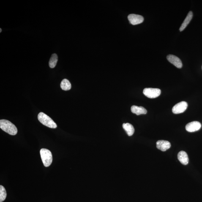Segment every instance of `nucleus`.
Listing matches in <instances>:
<instances>
[{"label": "nucleus", "mask_w": 202, "mask_h": 202, "mask_svg": "<svg viewBox=\"0 0 202 202\" xmlns=\"http://www.w3.org/2000/svg\"><path fill=\"white\" fill-rule=\"evenodd\" d=\"M58 60V56L56 54H52L51 57L50 58L49 62L50 67L51 68H54L56 67Z\"/></svg>", "instance_id": "nucleus-15"}, {"label": "nucleus", "mask_w": 202, "mask_h": 202, "mask_svg": "<svg viewBox=\"0 0 202 202\" xmlns=\"http://www.w3.org/2000/svg\"><path fill=\"white\" fill-rule=\"evenodd\" d=\"M0 30H1V31H0V32L1 33V31H2V29H1H1H0Z\"/></svg>", "instance_id": "nucleus-17"}, {"label": "nucleus", "mask_w": 202, "mask_h": 202, "mask_svg": "<svg viewBox=\"0 0 202 202\" xmlns=\"http://www.w3.org/2000/svg\"><path fill=\"white\" fill-rule=\"evenodd\" d=\"M161 93V90L158 88H145L143 91V94L147 97L151 99L158 97Z\"/></svg>", "instance_id": "nucleus-4"}, {"label": "nucleus", "mask_w": 202, "mask_h": 202, "mask_svg": "<svg viewBox=\"0 0 202 202\" xmlns=\"http://www.w3.org/2000/svg\"><path fill=\"white\" fill-rule=\"evenodd\" d=\"M60 87L64 91H68L71 88V84L68 80L64 79L61 81Z\"/></svg>", "instance_id": "nucleus-14"}, {"label": "nucleus", "mask_w": 202, "mask_h": 202, "mask_svg": "<svg viewBox=\"0 0 202 202\" xmlns=\"http://www.w3.org/2000/svg\"><path fill=\"white\" fill-rule=\"evenodd\" d=\"M0 128L2 130L11 135H15L18 132L17 127L15 125L7 120H1Z\"/></svg>", "instance_id": "nucleus-1"}, {"label": "nucleus", "mask_w": 202, "mask_h": 202, "mask_svg": "<svg viewBox=\"0 0 202 202\" xmlns=\"http://www.w3.org/2000/svg\"><path fill=\"white\" fill-rule=\"evenodd\" d=\"M187 102L182 101L179 103L173 106L172 112L174 114H179L184 112L187 109Z\"/></svg>", "instance_id": "nucleus-5"}, {"label": "nucleus", "mask_w": 202, "mask_h": 202, "mask_svg": "<svg viewBox=\"0 0 202 202\" xmlns=\"http://www.w3.org/2000/svg\"><path fill=\"white\" fill-rule=\"evenodd\" d=\"M131 111L137 116L141 114H146L147 112V110L143 107H139L135 105L132 106L131 107Z\"/></svg>", "instance_id": "nucleus-11"}, {"label": "nucleus", "mask_w": 202, "mask_h": 202, "mask_svg": "<svg viewBox=\"0 0 202 202\" xmlns=\"http://www.w3.org/2000/svg\"><path fill=\"white\" fill-rule=\"evenodd\" d=\"M167 59L170 63L173 64L178 68H181L182 64L180 59L177 57L173 55H168L167 56Z\"/></svg>", "instance_id": "nucleus-8"}, {"label": "nucleus", "mask_w": 202, "mask_h": 202, "mask_svg": "<svg viewBox=\"0 0 202 202\" xmlns=\"http://www.w3.org/2000/svg\"><path fill=\"white\" fill-rule=\"evenodd\" d=\"M122 127L129 136H131L133 135L135 130L132 125L129 123H124Z\"/></svg>", "instance_id": "nucleus-13"}, {"label": "nucleus", "mask_w": 202, "mask_h": 202, "mask_svg": "<svg viewBox=\"0 0 202 202\" xmlns=\"http://www.w3.org/2000/svg\"><path fill=\"white\" fill-rule=\"evenodd\" d=\"M38 119L44 125L51 129H56L57 125L53 119L43 112H40L38 115Z\"/></svg>", "instance_id": "nucleus-2"}, {"label": "nucleus", "mask_w": 202, "mask_h": 202, "mask_svg": "<svg viewBox=\"0 0 202 202\" xmlns=\"http://www.w3.org/2000/svg\"><path fill=\"white\" fill-rule=\"evenodd\" d=\"M128 18L131 24L135 25L140 24L143 23L144 21V18L141 15L131 14L128 17Z\"/></svg>", "instance_id": "nucleus-6"}, {"label": "nucleus", "mask_w": 202, "mask_h": 202, "mask_svg": "<svg viewBox=\"0 0 202 202\" xmlns=\"http://www.w3.org/2000/svg\"><path fill=\"white\" fill-rule=\"evenodd\" d=\"M40 152L41 157L44 166H50L53 161V156L51 152L48 149L42 148L41 149Z\"/></svg>", "instance_id": "nucleus-3"}, {"label": "nucleus", "mask_w": 202, "mask_h": 202, "mask_svg": "<svg viewBox=\"0 0 202 202\" xmlns=\"http://www.w3.org/2000/svg\"><path fill=\"white\" fill-rule=\"evenodd\" d=\"M192 17H193V13H192L191 11H190L188 14H187V17H186L185 20H184L180 28V31H182L185 29L188 24H189L191 20Z\"/></svg>", "instance_id": "nucleus-12"}, {"label": "nucleus", "mask_w": 202, "mask_h": 202, "mask_svg": "<svg viewBox=\"0 0 202 202\" xmlns=\"http://www.w3.org/2000/svg\"><path fill=\"white\" fill-rule=\"evenodd\" d=\"M178 158L179 161L183 165H187L189 162V158L187 153L185 152L181 151L178 153Z\"/></svg>", "instance_id": "nucleus-10"}, {"label": "nucleus", "mask_w": 202, "mask_h": 202, "mask_svg": "<svg viewBox=\"0 0 202 202\" xmlns=\"http://www.w3.org/2000/svg\"><path fill=\"white\" fill-rule=\"evenodd\" d=\"M156 144L158 149L162 151H165L171 147V144L169 142L165 140H158Z\"/></svg>", "instance_id": "nucleus-9"}, {"label": "nucleus", "mask_w": 202, "mask_h": 202, "mask_svg": "<svg viewBox=\"0 0 202 202\" xmlns=\"http://www.w3.org/2000/svg\"><path fill=\"white\" fill-rule=\"evenodd\" d=\"M201 124L198 121H193L187 124L186 126V129L189 132H194L201 129Z\"/></svg>", "instance_id": "nucleus-7"}, {"label": "nucleus", "mask_w": 202, "mask_h": 202, "mask_svg": "<svg viewBox=\"0 0 202 202\" xmlns=\"http://www.w3.org/2000/svg\"><path fill=\"white\" fill-rule=\"evenodd\" d=\"M7 196V194L5 189L3 186H0V202L5 201Z\"/></svg>", "instance_id": "nucleus-16"}]
</instances>
